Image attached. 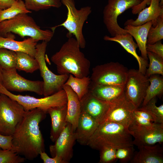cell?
<instances>
[{
  "mask_svg": "<svg viewBox=\"0 0 163 163\" xmlns=\"http://www.w3.org/2000/svg\"><path fill=\"white\" fill-rule=\"evenodd\" d=\"M47 113L35 108L26 111L12 135V150L26 159L32 160L45 151L44 140L39 124Z\"/></svg>",
  "mask_w": 163,
  "mask_h": 163,
  "instance_id": "1",
  "label": "cell"
},
{
  "mask_svg": "<svg viewBox=\"0 0 163 163\" xmlns=\"http://www.w3.org/2000/svg\"><path fill=\"white\" fill-rule=\"evenodd\" d=\"M59 51L51 57L59 75L72 74L82 78L90 74V62L80 50L75 38H68Z\"/></svg>",
  "mask_w": 163,
  "mask_h": 163,
  "instance_id": "2",
  "label": "cell"
},
{
  "mask_svg": "<svg viewBox=\"0 0 163 163\" xmlns=\"http://www.w3.org/2000/svg\"><path fill=\"white\" fill-rule=\"evenodd\" d=\"M87 145L99 150L105 146L117 148L134 145L128 128L113 122L106 121L99 125Z\"/></svg>",
  "mask_w": 163,
  "mask_h": 163,
  "instance_id": "3",
  "label": "cell"
},
{
  "mask_svg": "<svg viewBox=\"0 0 163 163\" xmlns=\"http://www.w3.org/2000/svg\"><path fill=\"white\" fill-rule=\"evenodd\" d=\"M54 32L51 30L41 29L33 18L26 13L18 14L12 19L0 23V35L2 37H6L8 33H12L22 38L27 36L37 41L42 40L48 43L53 37Z\"/></svg>",
  "mask_w": 163,
  "mask_h": 163,
  "instance_id": "4",
  "label": "cell"
},
{
  "mask_svg": "<svg viewBox=\"0 0 163 163\" xmlns=\"http://www.w3.org/2000/svg\"><path fill=\"white\" fill-rule=\"evenodd\" d=\"M61 2L67 9L66 18L62 23L50 28L55 32L57 27H63L68 31L67 37L74 36L80 48L84 49L85 47L86 42L82 29L85 22L92 12L91 7L86 6L78 9L75 7L74 0H61Z\"/></svg>",
  "mask_w": 163,
  "mask_h": 163,
  "instance_id": "5",
  "label": "cell"
},
{
  "mask_svg": "<svg viewBox=\"0 0 163 163\" xmlns=\"http://www.w3.org/2000/svg\"><path fill=\"white\" fill-rule=\"evenodd\" d=\"M0 93L6 95L18 102L27 111L39 108L47 113L50 108L67 104V98L63 89L51 95L43 98H37L33 96L15 94L7 90L0 84Z\"/></svg>",
  "mask_w": 163,
  "mask_h": 163,
  "instance_id": "6",
  "label": "cell"
},
{
  "mask_svg": "<svg viewBox=\"0 0 163 163\" xmlns=\"http://www.w3.org/2000/svg\"><path fill=\"white\" fill-rule=\"evenodd\" d=\"M48 42L43 41L36 46L35 58L39 65V70L43 82V95L47 96L54 94L63 89L69 75H56L49 69L45 60V53Z\"/></svg>",
  "mask_w": 163,
  "mask_h": 163,
  "instance_id": "7",
  "label": "cell"
},
{
  "mask_svg": "<svg viewBox=\"0 0 163 163\" xmlns=\"http://www.w3.org/2000/svg\"><path fill=\"white\" fill-rule=\"evenodd\" d=\"M26 112L17 101L0 93V133L12 135Z\"/></svg>",
  "mask_w": 163,
  "mask_h": 163,
  "instance_id": "8",
  "label": "cell"
},
{
  "mask_svg": "<svg viewBox=\"0 0 163 163\" xmlns=\"http://www.w3.org/2000/svg\"><path fill=\"white\" fill-rule=\"evenodd\" d=\"M128 70L118 62H110L98 65L92 69V83L124 86Z\"/></svg>",
  "mask_w": 163,
  "mask_h": 163,
  "instance_id": "9",
  "label": "cell"
},
{
  "mask_svg": "<svg viewBox=\"0 0 163 163\" xmlns=\"http://www.w3.org/2000/svg\"><path fill=\"white\" fill-rule=\"evenodd\" d=\"M140 0H108L103 11V22L112 37L127 33L118 25V16L126 10L138 5Z\"/></svg>",
  "mask_w": 163,
  "mask_h": 163,
  "instance_id": "10",
  "label": "cell"
},
{
  "mask_svg": "<svg viewBox=\"0 0 163 163\" xmlns=\"http://www.w3.org/2000/svg\"><path fill=\"white\" fill-rule=\"evenodd\" d=\"M149 84V78L138 69L128 70L124 94L136 109L142 105Z\"/></svg>",
  "mask_w": 163,
  "mask_h": 163,
  "instance_id": "11",
  "label": "cell"
},
{
  "mask_svg": "<svg viewBox=\"0 0 163 163\" xmlns=\"http://www.w3.org/2000/svg\"><path fill=\"white\" fill-rule=\"evenodd\" d=\"M109 103V108L103 122H113L128 128L134 120V112L136 107L127 98L124 92Z\"/></svg>",
  "mask_w": 163,
  "mask_h": 163,
  "instance_id": "12",
  "label": "cell"
},
{
  "mask_svg": "<svg viewBox=\"0 0 163 163\" xmlns=\"http://www.w3.org/2000/svg\"><path fill=\"white\" fill-rule=\"evenodd\" d=\"M128 129L133 136V145L138 148L163 142V123H156L152 127L141 126L134 120Z\"/></svg>",
  "mask_w": 163,
  "mask_h": 163,
  "instance_id": "13",
  "label": "cell"
},
{
  "mask_svg": "<svg viewBox=\"0 0 163 163\" xmlns=\"http://www.w3.org/2000/svg\"><path fill=\"white\" fill-rule=\"evenodd\" d=\"M2 84L10 91H30L39 95L43 94V81L27 79L20 75L16 69L8 70H3Z\"/></svg>",
  "mask_w": 163,
  "mask_h": 163,
  "instance_id": "14",
  "label": "cell"
},
{
  "mask_svg": "<svg viewBox=\"0 0 163 163\" xmlns=\"http://www.w3.org/2000/svg\"><path fill=\"white\" fill-rule=\"evenodd\" d=\"M76 140L75 131L71 125L67 123L54 144L50 146V152L52 157L57 156L65 163H69L73 156V148Z\"/></svg>",
  "mask_w": 163,
  "mask_h": 163,
  "instance_id": "15",
  "label": "cell"
},
{
  "mask_svg": "<svg viewBox=\"0 0 163 163\" xmlns=\"http://www.w3.org/2000/svg\"><path fill=\"white\" fill-rule=\"evenodd\" d=\"M80 101L81 112L91 116L99 124L104 121L109 108V103L98 99L89 91Z\"/></svg>",
  "mask_w": 163,
  "mask_h": 163,
  "instance_id": "16",
  "label": "cell"
},
{
  "mask_svg": "<svg viewBox=\"0 0 163 163\" xmlns=\"http://www.w3.org/2000/svg\"><path fill=\"white\" fill-rule=\"evenodd\" d=\"M15 37L11 33H8L5 37L0 36V48L23 52L35 58L36 46L38 41L31 37L22 41H17L14 40Z\"/></svg>",
  "mask_w": 163,
  "mask_h": 163,
  "instance_id": "17",
  "label": "cell"
},
{
  "mask_svg": "<svg viewBox=\"0 0 163 163\" xmlns=\"http://www.w3.org/2000/svg\"><path fill=\"white\" fill-rule=\"evenodd\" d=\"M160 0H151L149 6L142 10L138 13L136 20H128L125 22L124 25L138 26L151 21L152 26H155L158 17L163 16V6L160 5Z\"/></svg>",
  "mask_w": 163,
  "mask_h": 163,
  "instance_id": "18",
  "label": "cell"
},
{
  "mask_svg": "<svg viewBox=\"0 0 163 163\" xmlns=\"http://www.w3.org/2000/svg\"><path fill=\"white\" fill-rule=\"evenodd\" d=\"M103 38L105 40L114 41L120 44L127 52L136 59L139 65V70L145 75L148 66V61L145 60L137 54L136 49L138 46L133 40L131 35L127 33L111 37L105 35Z\"/></svg>",
  "mask_w": 163,
  "mask_h": 163,
  "instance_id": "19",
  "label": "cell"
},
{
  "mask_svg": "<svg viewBox=\"0 0 163 163\" xmlns=\"http://www.w3.org/2000/svg\"><path fill=\"white\" fill-rule=\"evenodd\" d=\"M99 125L91 116L81 112L75 131L76 140L81 145H87Z\"/></svg>",
  "mask_w": 163,
  "mask_h": 163,
  "instance_id": "20",
  "label": "cell"
},
{
  "mask_svg": "<svg viewBox=\"0 0 163 163\" xmlns=\"http://www.w3.org/2000/svg\"><path fill=\"white\" fill-rule=\"evenodd\" d=\"M159 143L142 146L138 148L131 163H163V149Z\"/></svg>",
  "mask_w": 163,
  "mask_h": 163,
  "instance_id": "21",
  "label": "cell"
},
{
  "mask_svg": "<svg viewBox=\"0 0 163 163\" xmlns=\"http://www.w3.org/2000/svg\"><path fill=\"white\" fill-rule=\"evenodd\" d=\"M63 89L66 92L67 98L66 120L71 125L75 131L81 113L80 101L77 94L70 86L64 84Z\"/></svg>",
  "mask_w": 163,
  "mask_h": 163,
  "instance_id": "22",
  "label": "cell"
},
{
  "mask_svg": "<svg viewBox=\"0 0 163 163\" xmlns=\"http://www.w3.org/2000/svg\"><path fill=\"white\" fill-rule=\"evenodd\" d=\"M67 110L66 104L52 107L47 111L51 120L50 138L53 142L56 141L67 123L66 120Z\"/></svg>",
  "mask_w": 163,
  "mask_h": 163,
  "instance_id": "23",
  "label": "cell"
},
{
  "mask_svg": "<svg viewBox=\"0 0 163 163\" xmlns=\"http://www.w3.org/2000/svg\"><path fill=\"white\" fill-rule=\"evenodd\" d=\"M124 86L97 85L91 82L89 91L98 99L109 103L124 93Z\"/></svg>",
  "mask_w": 163,
  "mask_h": 163,
  "instance_id": "24",
  "label": "cell"
},
{
  "mask_svg": "<svg viewBox=\"0 0 163 163\" xmlns=\"http://www.w3.org/2000/svg\"><path fill=\"white\" fill-rule=\"evenodd\" d=\"M152 25L151 21L138 26L131 25L125 26L124 29L135 39L138 47L140 51L141 57L148 61L146 50L148 34L149 30Z\"/></svg>",
  "mask_w": 163,
  "mask_h": 163,
  "instance_id": "25",
  "label": "cell"
},
{
  "mask_svg": "<svg viewBox=\"0 0 163 163\" xmlns=\"http://www.w3.org/2000/svg\"><path fill=\"white\" fill-rule=\"evenodd\" d=\"M90 83L91 79L89 76L79 78L70 74L64 84L70 87L80 100L88 92Z\"/></svg>",
  "mask_w": 163,
  "mask_h": 163,
  "instance_id": "26",
  "label": "cell"
},
{
  "mask_svg": "<svg viewBox=\"0 0 163 163\" xmlns=\"http://www.w3.org/2000/svg\"><path fill=\"white\" fill-rule=\"evenodd\" d=\"M149 84L141 106L145 105L152 98L161 97L163 93V78L159 75H152L149 77Z\"/></svg>",
  "mask_w": 163,
  "mask_h": 163,
  "instance_id": "27",
  "label": "cell"
},
{
  "mask_svg": "<svg viewBox=\"0 0 163 163\" xmlns=\"http://www.w3.org/2000/svg\"><path fill=\"white\" fill-rule=\"evenodd\" d=\"M16 69L27 73H33L39 69L37 60L29 54L22 52H16Z\"/></svg>",
  "mask_w": 163,
  "mask_h": 163,
  "instance_id": "28",
  "label": "cell"
},
{
  "mask_svg": "<svg viewBox=\"0 0 163 163\" xmlns=\"http://www.w3.org/2000/svg\"><path fill=\"white\" fill-rule=\"evenodd\" d=\"M31 11L26 8L24 2L16 0L10 7L4 10H0V23L2 21L13 18L18 14L28 13Z\"/></svg>",
  "mask_w": 163,
  "mask_h": 163,
  "instance_id": "29",
  "label": "cell"
},
{
  "mask_svg": "<svg viewBox=\"0 0 163 163\" xmlns=\"http://www.w3.org/2000/svg\"><path fill=\"white\" fill-rule=\"evenodd\" d=\"M26 8L38 11L51 8H59L62 5L61 0H24Z\"/></svg>",
  "mask_w": 163,
  "mask_h": 163,
  "instance_id": "30",
  "label": "cell"
},
{
  "mask_svg": "<svg viewBox=\"0 0 163 163\" xmlns=\"http://www.w3.org/2000/svg\"><path fill=\"white\" fill-rule=\"evenodd\" d=\"M147 55L149 60L148 68L145 75L149 78L155 74L163 75V58L150 51H147Z\"/></svg>",
  "mask_w": 163,
  "mask_h": 163,
  "instance_id": "31",
  "label": "cell"
},
{
  "mask_svg": "<svg viewBox=\"0 0 163 163\" xmlns=\"http://www.w3.org/2000/svg\"><path fill=\"white\" fill-rule=\"evenodd\" d=\"M156 102L157 99L155 97L150 100L145 105L137 109L149 113L154 118L155 123H163V105L162 104L157 106L156 104Z\"/></svg>",
  "mask_w": 163,
  "mask_h": 163,
  "instance_id": "32",
  "label": "cell"
},
{
  "mask_svg": "<svg viewBox=\"0 0 163 163\" xmlns=\"http://www.w3.org/2000/svg\"><path fill=\"white\" fill-rule=\"evenodd\" d=\"M16 52L0 48V66L3 70H8L16 69Z\"/></svg>",
  "mask_w": 163,
  "mask_h": 163,
  "instance_id": "33",
  "label": "cell"
},
{
  "mask_svg": "<svg viewBox=\"0 0 163 163\" xmlns=\"http://www.w3.org/2000/svg\"><path fill=\"white\" fill-rule=\"evenodd\" d=\"M163 39V16L158 18L157 24L155 27L151 26L147 36V44H153Z\"/></svg>",
  "mask_w": 163,
  "mask_h": 163,
  "instance_id": "34",
  "label": "cell"
},
{
  "mask_svg": "<svg viewBox=\"0 0 163 163\" xmlns=\"http://www.w3.org/2000/svg\"><path fill=\"white\" fill-rule=\"evenodd\" d=\"M25 158L12 149H0V163H21Z\"/></svg>",
  "mask_w": 163,
  "mask_h": 163,
  "instance_id": "35",
  "label": "cell"
},
{
  "mask_svg": "<svg viewBox=\"0 0 163 163\" xmlns=\"http://www.w3.org/2000/svg\"><path fill=\"white\" fill-rule=\"evenodd\" d=\"M116 148L110 146L101 148L100 151L99 163H112L117 160L116 157Z\"/></svg>",
  "mask_w": 163,
  "mask_h": 163,
  "instance_id": "36",
  "label": "cell"
},
{
  "mask_svg": "<svg viewBox=\"0 0 163 163\" xmlns=\"http://www.w3.org/2000/svg\"><path fill=\"white\" fill-rule=\"evenodd\" d=\"M133 145L124 146L116 149V157L122 163L130 162L134 154Z\"/></svg>",
  "mask_w": 163,
  "mask_h": 163,
  "instance_id": "37",
  "label": "cell"
},
{
  "mask_svg": "<svg viewBox=\"0 0 163 163\" xmlns=\"http://www.w3.org/2000/svg\"><path fill=\"white\" fill-rule=\"evenodd\" d=\"M146 50L147 51L152 52L163 58V44L161 40L153 44H147Z\"/></svg>",
  "mask_w": 163,
  "mask_h": 163,
  "instance_id": "38",
  "label": "cell"
},
{
  "mask_svg": "<svg viewBox=\"0 0 163 163\" xmlns=\"http://www.w3.org/2000/svg\"><path fill=\"white\" fill-rule=\"evenodd\" d=\"M12 135L5 136L0 133V148L3 150L12 149Z\"/></svg>",
  "mask_w": 163,
  "mask_h": 163,
  "instance_id": "39",
  "label": "cell"
},
{
  "mask_svg": "<svg viewBox=\"0 0 163 163\" xmlns=\"http://www.w3.org/2000/svg\"><path fill=\"white\" fill-rule=\"evenodd\" d=\"M39 155L44 163H65L63 160L57 156L50 158L45 151L41 152Z\"/></svg>",
  "mask_w": 163,
  "mask_h": 163,
  "instance_id": "40",
  "label": "cell"
},
{
  "mask_svg": "<svg viewBox=\"0 0 163 163\" xmlns=\"http://www.w3.org/2000/svg\"><path fill=\"white\" fill-rule=\"evenodd\" d=\"M134 120L139 125L147 127H152L154 126L156 123L153 122L145 119L137 115L134 113Z\"/></svg>",
  "mask_w": 163,
  "mask_h": 163,
  "instance_id": "41",
  "label": "cell"
},
{
  "mask_svg": "<svg viewBox=\"0 0 163 163\" xmlns=\"http://www.w3.org/2000/svg\"><path fill=\"white\" fill-rule=\"evenodd\" d=\"M151 0H144L138 5L132 8V13L133 14H138L142 10L145 8L146 5H149Z\"/></svg>",
  "mask_w": 163,
  "mask_h": 163,
  "instance_id": "42",
  "label": "cell"
},
{
  "mask_svg": "<svg viewBox=\"0 0 163 163\" xmlns=\"http://www.w3.org/2000/svg\"><path fill=\"white\" fill-rule=\"evenodd\" d=\"M134 113L136 115L150 121L155 122V120L153 117L150 114L146 111L136 109L134 111Z\"/></svg>",
  "mask_w": 163,
  "mask_h": 163,
  "instance_id": "43",
  "label": "cell"
},
{
  "mask_svg": "<svg viewBox=\"0 0 163 163\" xmlns=\"http://www.w3.org/2000/svg\"><path fill=\"white\" fill-rule=\"evenodd\" d=\"M16 0H0V10H4L10 7Z\"/></svg>",
  "mask_w": 163,
  "mask_h": 163,
  "instance_id": "44",
  "label": "cell"
},
{
  "mask_svg": "<svg viewBox=\"0 0 163 163\" xmlns=\"http://www.w3.org/2000/svg\"><path fill=\"white\" fill-rule=\"evenodd\" d=\"M3 71V69L0 66V84H2V82Z\"/></svg>",
  "mask_w": 163,
  "mask_h": 163,
  "instance_id": "45",
  "label": "cell"
},
{
  "mask_svg": "<svg viewBox=\"0 0 163 163\" xmlns=\"http://www.w3.org/2000/svg\"><path fill=\"white\" fill-rule=\"evenodd\" d=\"M160 5L161 6H162L163 5V0H160Z\"/></svg>",
  "mask_w": 163,
  "mask_h": 163,
  "instance_id": "46",
  "label": "cell"
},
{
  "mask_svg": "<svg viewBox=\"0 0 163 163\" xmlns=\"http://www.w3.org/2000/svg\"><path fill=\"white\" fill-rule=\"evenodd\" d=\"M140 0V1H141V2H142V1H143L144 0Z\"/></svg>",
  "mask_w": 163,
  "mask_h": 163,
  "instance_id": "47",
  "label": "cell"
}]
</instances>
